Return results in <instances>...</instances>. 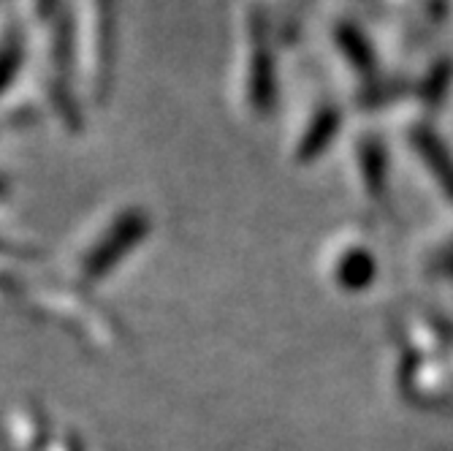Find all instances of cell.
I'll use <instances>...</instances> for the list:
<instances>
[{
  "label": "cell",
  "mask_w": 453,
  "mask_h": 451,
  "mask_svg": "<svg viewBox=\"0 0 453 451\" xmlns=\"http://www.w3.org/2000/svg\"><path fill=\"white\" fill-rule=\"evenodd\" d=\"M416 147L426 158V163L432 167V172L437 175V180L442 183V188L453 196V160L445 155V150L434 139V134L432 131H416Z\"/></svg>",
  "instance_id": "cell-1"
},
{
  "label": "cell",
  "mask_w": 453,
  "mask_h": 451,
  "mask_svg": "<svg viewBox=\"0 0 453 451\" xmlns=\"http://www.w3.org/2000/svg\"><path fill=\"white\" fill-rule=\"evenodd\" d=\"M372 272H375L372 259H369L366 253H353V256L345 259V264L340 269V280L348 285V289H361V285L369 283Z\"/></svg>",
  "instance_id": "cell-2"
},
{
  "label": "cell",
  "mask_w": 453,
  "mask_h": 451,
  "mask_svg": "<svg viewBox=\"0 0 453 451\" xmlns=\"http://www.w3.org/2000/svg\"><path fill=\"white\" fill-rule=\"evenodd\" d=\"M334 126H337V117L332 114V112H326L315 126L310 128V134H307V142H304V155H312L318 147H323L326 142H328V136L334 134Z\"/></svg>",
  "instance_id": "cell-3"
},
{
  "label": "cell",
  "mask_w": 453,
  "mask_h": 451,
  "mask_svg": "<svg viewBox=\"0 0 453 451\" xmlns=\"http://www.w3.org/2000/svg\"><path fill=\"white\" fill-rule=\"evenodd\" d=\"M19 58H22V47L19 41L12 38L4 44V55H0V88L9 85V79L14 76V71L19 68Z\"/></svg>",
  "instance_id": "cell-4"
}]
</instances>
